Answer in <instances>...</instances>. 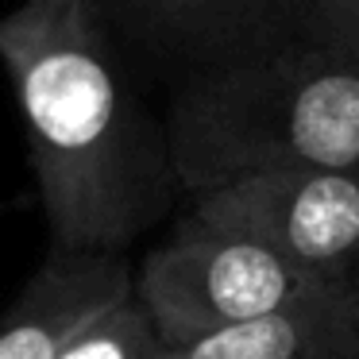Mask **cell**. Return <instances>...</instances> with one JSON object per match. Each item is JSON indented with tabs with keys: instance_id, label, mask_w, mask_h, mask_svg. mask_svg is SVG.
<instances>
[{
	"instance_id": "obj_5",
	"label": "cell",
	"mask_w": 359,
	"mask_h": 359,
	"mask_svg": "<svg viewBox=\"0 0 359 359\" xmlns=\"http://www.w3.org/2000/svg\"><path fill=\"white\" fill-rule=\"evenodd\" d=\"M189 212L248 236L309 282L359 274V174H251L189 197Z\"/></svg>"
},
{
	"instance_id": "obj_7",
	"label": "cell",
	"mask_w": 359,
	"mask_h": 359,
	"mask_svg": "<svg viewBox=\"0 0 359 359\" xmlns=\"http://www.w3.org/2000/svg\"><path fill=\"white\" fill-rule=\"evenodd\" d=\"M163 359H359V278L313 282L271 317Z\"/></svg>"
},
{
	"instance_id": "obj_3",
	"label": "cell",
	"mask_w": 359,
	"mask_h": 359,
	"mask_svg": "<svg viewBox=\"0 0 359 359\" xmlns=\"http://www.w3.org/2000/svg\"><path fill=\"white\" fill-rule=\"evenodd\" d=\"M309 278L248 236L186 217L135 271V297L166 351H182L290 305Z\"/></svg>"
},
{
	"instance_id": "obj_4",
	"label": "cell",
	"mask_w": 359,
	"mask_h": 359,
	"mask_svg": "<svg viewBox=\"0 0 359 359\" xmlns=\"http://www.w3.org/2000/svg\"><path fill=\"white\" fill-rule=\"evenodd\" d=\"M135 81L166 89L309 39L313 0H86Z\"/></svg>"
},
{
	"instance_id": "obj_1",
	"label": "cell",
	"mask_w": 359,
	"mask_h": 359,
	"mask_svg": "<svg viewBox=\"0 0 359 359\" xmlns=\"http://www.w3.org/2000/svg\"><path fill=\"white\" fill-rule=\"evenodd\" d=\"M0 66L20 109L50 248L124 255L182 182L166 124L86 0H20L0 16Z\"/></svg>"
},
{
	"instance_id": "obj_9",
	"label": "cell",
	"mask_w": 359,
	"mask_h": 359,
	"mask_svg": "<svg viewBox=\"0 0 359 359\" xmlns=\"http://www.w3.org/2000/svg\"><path fill=\"white\" fill-rule=\"evenodd\" d=\"M313 32L359 58V0H313Z\"/></svg>"
},
{
	"instance_id": "obj_8",
	"label": "cell",
	"mask_w": 359,
	"mask_h": 359,
	"mask_svg": "<svg viewBox=\"0 0 359 359\" xmlns=\"http://www.w3.org/2000/svg\"><path fill=\"white\" fill-rule=\"evenodd\" d=\"M163 355H166L163 340H158L140 297L132 294L128 302L112 305L93 325L81 328L58 359H163Z\"/></svg>"
},
{
	"instance_id": "obj_6",
	"label": "cell",
	"mask_w": 359,
	"mask_h": 359,
	"mask_svg": "<svg viewBox=\"0 0 359 359\" xmlns=\"http://www.w3.org/2000/svg\"><path fill=\"white\" fill-rule=\"evenodd\" d=\"M135 294L124 255L47 251L8 309H0V359H58L62 348L112 305Z\"/></svg>"
},
{
	"instance_id": "obj_10",
	"label": "cell",
	"mask_w": 359,
	"mask_h": 359,
	"mask_svg": "<svg viewBox=\"0 0 359 359\" xmlns=\"http://www.w3.org/2000/svg\"><path fill=\"white\" fill-rule=\"evenodd\" d=\"M355 278H359V274H355Z\"/></svg>"
},
{
	"instance_id": "obj_2",
	"label": "cell",
	"mask_w": 359,
	"mask_h": 359,
	"mask_svg": "<svg viewBox=\"0 0 359 359\" xmlns=\"http://www.w3.org/2000/svg\"><path fill=\"white\" fill-rule=\"evenodd\" d=\"M163 124L189 197L251 174H359V58L317 35L263 50L174 86Z\"/></svg>"
}]
</instances>
